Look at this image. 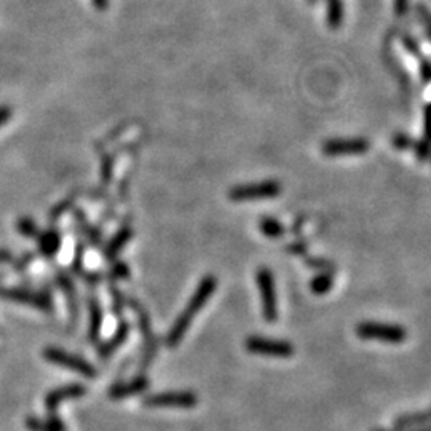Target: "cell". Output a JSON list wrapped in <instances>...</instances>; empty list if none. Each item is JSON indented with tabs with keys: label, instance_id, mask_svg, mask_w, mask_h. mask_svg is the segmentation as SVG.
<instances>
[{
	"label": "cell",
	"instance_id": "f546056e",
	"mask_svg": "<svg viewBox=\"0 0 431 431\" xmlns=\"http://www.w3.org/2000/svg\"><path fill=\"white\" fill-rule=\"evenodd\" d=\"M412 150H414V154H416L418 160L425 161L431 155V143L425 141V139H421V141L414 143Z\"/></svg>",
	"mask_w": 431,
	"mask_h": 431
},
{
	"label": "cell",
	"instance_id": "9c48e42d",
	"mask_svg": "<svg viewBox=\"0 0 431 431\" xmlns=\"http://www.w3.org/2000/svg\"><path fill=\"white\" fill-rule=\"evenodd\" d=\"M371 143L365 138H351V139H329L323 143L321 152L326 156H349V155H363L366 154Z\"/></svg>",
	"mask_w": 431,
	"mask_h": 431
},
{
	"label": "cell",
	"instance_id": "52a82bcc",
	"mask_svg": "<svg viewBox=\"0 0 431 431\" xmlns=\"http://www.w3.org/2000/svg\"><path fill=\"white\" fill-rule=\"evenodd\" d=\"M244 349L254 355L270 358H291L294 355V345L288 340L268 339L261 337V335L246 337Z\"/></svg>",
	"mask_w": 431,
	"mask_h": 431
},
{
	"label": "cell",
	"instance_id": "836d02e7",
	"mask_svg": "<svg viewBox=\"0 0 431 431\" xmlns=\"http://www.w3.org/2000/svg\"><path fill=\"white\" fill-rule=\"evenodd\" d=\"M71 206H72V201H71V200H66V201H63V203H61V205L54 206L53 211H52V214H50V221H52V222L58 221L59 217L63 216L64 212L71 208Z\"/></svg>",
	"mask_w": 431,
	"mask_h": 431
},
{
	"label": "cell",
	"instance_id": "2e32d148",
	"mask_svg": "<svg viewBox=\"0 0 431 431\" xmlns=\"http://www.w3.org/2000/svg\"><path fill=\"white\" fill-rule=\"evenodd\" d=\"M37 238H38L37 240L38 253H41L43 257L52 259V257L58 254L61 243H63V237H61V233L58 231H54V228H48V231L41 232V235H38Z\"/></svg>",
	"mask_w": 431,
	"mask_h": 431
},
{
	"label": "cell",
	"instance_id": "44dd1931",
	"mask_svg": "<svg viewBox=\"0 0 431 431\" xmlns=\"http://www.w3.org/2000/svg\"><path fill=\"white\" fill-rule=\"evenodd\" d=\"M345 18L344 0H326V21L331 29H339Z\"/></svg>",
	"mask_w": 431,
	"mask_h": 431
},
{
	"label": "cell",
	"instance_id": "9a60e30c",
	"mask_svg": "<svg viewBox=\"0 0 431 431\" xmlns=\"http://www.w3.org/2000/svg\"><path fill=\"white\" fill-rule=\"evenodd\" d=\"M133 238V228L130 226L122 227L119 232H117L114 237H112L108 244L104 246L103 256L105 261H114L117 256H119L120 251L125 248V246L130 243V240Z\"/></svg>",
	"mask_w": 431,
	"mask_h": 431
},
{
	"label": "cell",
	"instance_id": "8992f818",
	"mask_svg": "<svg viewBox=\"0 0 431 431\" xmlns=\"http://www.w3.org/2000/svg\"><path fill=\"white\" fill-rule=\"evenodd\" d=\"M282 184L278 181H262L235 186L228 190V198L232 201H251V200H264L275 198L282 195Z\"/></svg>",
	"mask_w": 431,
	"mask_h": 431
},
{
	"label": "cell",
	"instance_id": "ac0fdd59",
	"mask_svg": "<svg viewBox=\"0 0 431 431\" xmlns=\"http://www.w3.org/2000/svg\"><path fill=\"white\" fill-rule=\"evenodd\" d=\"M26 427L29 431H66V423L56 411L48 412V418L45 421L38 417H27Z\"/></svg>",
	"mask_w": 431,
	"mask_h": 431
},
{
	"label": "cell",
	"instance_id": "d4e9b609",
	"mask_svg": "<svg viewBox=\"0 0 431 431\" xmlns=\"http://www.w3.org/2000/svg\"><path fill=\"white\" fill-rule=\"evenodd\" d=\"M16 231L27 238H37L38 235H41L37 224L34 222L31 217H21V219L16 222Z\"/></svg>",
	"mask_w": 431,
	"mask_h": 431
},
{
	"label": "cell",
	"instance_id": "7a4b0ae2",
	"mask_svg": "<svg viewBox=\"0 0 431 431\" xmlns=\"http://www.w3.org/2000/svg\"><path fill=\"white\" fill-rule=\"evenodd\" d=\"M256 283L261 294L262 316L267 323H275L278 320V298L275 278L270 268H259L256 273Z\"/></svg>",
	"mask_w": 431,
	"mask_h": 431
},
{
	"label": "cell",
	"instance_id": "d590c367",
	"mask_svg": "<svg viewBox=\"0 0 431 431\" xmlns=\"http://www.w3.org/2000/svg\"><path fill=\"white\" fill-rule=\"evenodd\" d=\"M421 77L423 83H431V61L421 58Z\"/></svg>",
	"mask_w": 431,
	"mask_h": 431
},
{
	"label": "cell",
	"instance_id": "8d00e7d4",
	"mask_svg": "<svg viewBox=\"0 0 431 431\" xmlns=\"http://www.w3.org/2000/svg\"><path fill=\"white\" fill-rule=\"evenodd\" d=\"M407 8H409V0H393V10L398 18L407 13Z\"/></svg>",
	"mask_w": 431,
	"mask_h": 431
},
{
	"label": "cell",
	"instance_id": "f1b7e54d",
	"mask_svg": "<svg viewBox=\"0 0 431 431\" xmlns=\"http://www.w3.org/2000/svg\"><path fill=\"white\" fill-rule=\"evenodd\" d=\"M416 10H417L418 20H421L423 29H425V34H427L428 38H430V42H431V11L427 7H425V5H422V3H417Z\"/></svg>",
	"mask_w": 431,
	"mask_h": 431
},
{
	"label": "cell",
	"instance_id": "b9f144b4",
	"mask_svg": "<svg viewBox=\"0 0 431 431\" xmlns=\"http://www.w3.org/2000/svg\"><path fill=\"white\" fill-rule=\"evenodd\" d=\"M92 2H93L94 7H96L101 11H104V10L109 8V0H92Z\"/></svg>",
	"mask_w": 431,
	"mask_h": 431
},
{
	"label": "cell",
	"instance_id": "7402d4cb",
	"mask_svg": "<svg viewBox=\"0 0 431 431\" xmlns=\"http://www.w3.org/2000/svg\"><path fill=\"white\" fill-rule=\"evenodd\" d=\"M75 221H77L78 226H80L82 232L85 233L88 242L92 243L93 246H99L101 242H103V233H101L99 228L93 227L92 224H88V221L85 219V216H83L82 212H78V211H75Z\"/></svg>",
	"mask_w": 431,
	"mask_h": 431
},
{
	"label": "cell",
	"instance_id": "7bdbcfd3",
	"mask_svg": "<svg viewBox=\"0 0 431 431\" xmlns=\"http://www.w3.org/2000/svg\"><path fill=\"white\" fill-rule=\"evenodd\" d=\"M307 2H309L310 5H315V3H318V2H320V0H307Z\"/></svg>",
	"mask_w": 431,
	"mask_h": 431
},
{
	"label": "cell",
	"instance_id": "30bf717a",
	"mask_svg": "<svg viewBox=\"0 0 431 431\" xmlns=\"http://www.w3.org/2000/svg\"><path fill=\"white\" fill-rule=\"evenodd\" d=\"M216 288H217V278L214 275H206L200 282L197 289H195V293L192 294V298H190L187 304V309L184 310L181 315L189 318L190 321H193V316L197 315V313L206 305V302L212 298Z\"/></svg>",
	"mask_w": 431,
	"mask_h": 431
},
{
	"label": "cell",
	"instance_id": "e575fe53",
	"mask_svg": "<svg viewBox=\"0 0 431 431\" xmlns=\"http://www.w3.org/2000/svg\"><path fill=\"white\" fill-rule=\"evenodd\" d=\"M307 264H310L309 267H312V268H318V270L334 273V267L324 259H309V261H307Z\"/></svg>",
	"mask_w": 431,
	"mask_h": 431
},
{
	"label": "cell",
	"instance_id": "4dcf8cb0",
	"mask_svg": "<svg viewBox=\"0 0 431 431\" xmlns=\"http://www.w3.org/2000/svg\"><path fill=\"white\" fill-rule=\"evenodd\" d=\"M402 45H404V48L409 52L412 56H417V58H422V50H421V45H418V42L412 36H409V34H404L402 36Z\"/></svg>",
	"mask_w": 431,
	"mask_h": 431
},
{
	"label": "cell",
	"instance_id": "f35d334b",
	"mask_svg": "<svg viewBox=\"0 0 431 431\" xmlns=\"http://www.w3.org/2000/svg\"><path fill=\"white\" fill-rule=\"evenodd\" d=\"M289 251H291V254H295V256L305 254L307 253V244L302 243V242H295V243L289 246Z\"/></svg>",
	"mask_w": 431,
	"mask_h": 431
},
{
	"label": "cell",
	"instance_id": "74e56055",
	"mask_svg": "<svg viewBox=\"0 0 431 431\" xmlns=\"http://www.w3.org/2000/svg\"><path fill=\"white\" fill-rule=\"evenodd\" d=\"M11 117H13V109L10 105H0V128H2L5 123H8Z\"/></svg>",
	"mask_w": 431,
	"mask_h": 431
},
{
	"label": "cell",
	"instance_id": "ab89813d",
	"mask_svg": "<svg viewBox=\"0 0 431 431\" xmlns=\"http://www.w3.org/2000/svg\"><path fill=\"white\" fill-rule=\"evenodd\" d=\"M374 431H431V425H425V427L418 428H396V430H374Z\"/></svg>",
	"mask_w": 431,
	"mask_h": 431
},
{
	"label": "cell",
	"instance_id": "1f68e13d",
	"mask_svg": "<svg viewBox=\"0 0 431 431\" xmlns=\"http://www.w3.org/2000/svg\"><path fill=\"white\" fill-rule=\"evenodd\" d=\"M414 143L412 138L406 136V134H396V136L393 138V145L398 150H407V149H412L414 147Z\"/></svg>",
	"mask_w": 431,
	"mask_h": 431
},
{
	"label": "cell",
	"instance_id": "4fadbf2b",
	"mask_svg": "<svg viewBox=\"0 0 431 431\" xmlns=\"http://www.w3.org/2000/svg\"><path fill=\"white\" fill-rule=\"evenodd\" d=\"M128 335H130V323L122 320L119 323V326H117L115 333L112 334V337L98 345L99 358H103V360H108V358H110L123 344L126 342Z\"/></svg>",
	"mask_w": 431,
	"mask_h": 431
},
{
	"label": "cell",
	"instance_id": "484cf974",
	"mask_svg": "<svg viewBox=\"0 0 431 431\" xmlns=\"http://www.w3.org/2000/svg\"><path fill=\"white\" fill-rule=\"evenodd\" d=\"M110 295H112V302H114V315L117 318H120L123 315V309L126 307V298L122 294V291H119V288L114 286V284H110Z\"/></svg>",
	"mask_w": 431,
	"mask_h": 431
},
{
	"label": "cell",
	"instance_id": "3957f363",
	"mask_svg": "<svg viewBox=\"0 0 431 431\" xmlns=\"http://www.w3.org/2000/svg\"><path fill=\"white\" fill-rule=\"evenodd\" d=\"M356 335L366 340H382L385 344H402L407 339V331L400 324L365 321L356 326Z\"/></svg>",
	"mask_w": 431,
	"mask_h": 431
},
{
	"label": "cell",
	"instance_id": "ba28073f",
	"mask_svg": "<svg viewBox=\"0 0 431 431\" xmlns=\"http://www.w3.org/2000/svg\"><path fill=\"white\" fill-rule=\"evenodd\" d=\"M0 298L18 302V304L29 305L42 312H53L54 309L52 298H50L48 294L37 293V291L22 288H0Z\"/></svg>",
	"mask_w": 431,
	"mask_h": 431
},
{
	"label": "cell",
	"instance_id": "e0dca14e",
	"mask_svg": "<svg viewBox=\"0 0 431 431\" xmlns=\"http://www.w3.org/2000/svg\"><path fill=\"white\" fill-rule=\"evenodd\" d=\"M88 312H89V329H88V339L89 342L96 344L101 335V329H103V307H101L99 300L96 298H88Z\"/></svg>",
	"mask_w": 431,
	"mask_h": 431
},
{
	"label": "cell",
	"instance_id": "cb8c5ba5",
	"mask_svg": "<svg viewBox=\"0 0 431 431\" xmlns=\"http://www.w3.org/2000/svg\"><path fill=\"white\" fill-rule=\"evenodd\" d=\"M333 286H334V278H333V273H329V272L320 273V275L315 277L310 282L312 293L316 294V295L328 294Z\"/></svg>",
	"mask_w": 431,
	"mask_h": 431
},
{
	"label": "cell",
	"instance_id": "d6a6232c",
	"mask_svg": "<svg viewBox=\"0 0 431 431\" xmlns=\"http://www.w3.org/2000/svg\"><path fill=\"white\" fill-rule=\"evenodd\" d=\"M423 139L431 143V103L425 108L423 114Z\"/></svg>",
	"mask_w": 431,
	"mask_h": 431
},
{
	"label": "cell",
	"instance_id": "7c38bea8",
	"mask_svg": "<svg viewBox=\"0 0 431 431\" xmlns=\"http://www.w3.org/2000/svg\"><path fill=\"white\" fill-rule=\"evenodd\" d=\"M150 387V380L145 376H138L136 379L130 380V382L125 383H115L114 387L109 388V398L114 401H120L125 398H130V396H136L144 393L145 390Z\"/></svg>",
	"mask_w": 431,
	"mask_h": 431
},
{
	"label": "cell",
	"instance_id": "603a6c76",
	"mask_svg": "<svg viewBox=\"0 0 431 431\" xmlns=\"http://www.w3.org/2000/svg\"><path fill=\"white\" fill-rule=\"evenodd\" d=\"M259 231L265 235L267 238H279L283 237L286 228L282 222L275 217H264V219L259 221Z\"/></svg>",
	"mask_w": 431,
	"mask_h": 431
},
{
	"label": "cell",
	"instance_id": "4316f807",
	"mask_svg": "<svg viewBox=\"0 0 431 431\" xmlns=\"http://www.w3.org/2000/svg\"><path fill=\"white\" fill-rule=\"evenodd\" d=\"M114 156L112 155H104L103 156V163H101V181L103 184H110L112 176H114Z\"/></svg>",
	"mask_w": 431,
	"mask_h": 431
},
{
	"label": "cell",
	"instance_id": "5b68a950",
	"mask_svg": "<svg viewBox=\"0 0 431 431\" xmlns=\"http://www.w3.org/2000/svg\"><path fill=\"white\" fill-rule=\"evenodd\" d=\"M43 358L47 361L53 363V365L63 366L66 369H69V371L80 374L83 377L88 379L98 377V369L94 367L92 363H88L85 358H80L74 353H69V351L56 349V346H48V349H45Z\"/></svg>",
	"mask_w": 431,
	"mask_h": 431
},
{
	"label": "cell",
	"instance_id": "d6986e66",
	"mask_svg": "<svg viewBox=\"0 0 431 431\" xmlns=\"http://www.w3.org/2000/svg\"><path fill=\"white\" fill-rule=\"evenodd\" d=\"M431 422V411H422V412H409L402 414V416L396 417L395 427L396 428H418L425 427Z\"/></svg>",
	"mask_w": 431,
	"mask_h": 431
},
{
	"label": "cell",
	"instance_id": "83f0119b",
	"mask_svg": "<svg viewBox=\"0 0 431 431\" xmlns=\"http://www.w3.org/2000/svg\"><path fill=\"white\" fill-rule=\"evenodd\" d=\"M109 277L114 279H128L131 277V270L130 267L126 265V262L119 261L109 268Z\"/></svg>",
	"mask_w": 431,
	"mask_h": 431
},
{
	"label": "cell",
	"instance_id": "8fae6325",
	"mask_svg": "<svg viewBox=\"0 0 431 431\" xmlns=\"http://www.w3.org/2000/svg\"><path fill=\"white\" fill-rule=\"evenodd\" d=\"M87 391L88 388L82 383H71V385H64V387L54 388L50 391L47 396H45V407H47L48 412H53L58 409V406L63 401L82 398V396L87 395Z\"/></svg>",
	"mask_w": 431,
	"mask_h": 431
},
{
	"label": "cell",
	"instance_id": "6da1fadb",
	"mask_svg": "<svg viewBox=\"0 0 431 431\" xmlns=\"http://www.w3.org/2000/svg\"><path fill=\"white\" fill-rule=\"evenodd\" d=\"M126 305L136 312V315H138L139 331H141L143 340H144V353H143V361H141V371H145V369H149V366L152 365V361L155 360L156 353H159L160 340L152 331V323H150L149 312L145 310L136 299H131V298H126Z\"/></svg>",
	"mask_w": 431,
	"mask_h": 431
},
{
	"label": "cell",
	"instance_id": "277c9868",
	"mask_svg": "<svg viewBox=\"0 0 431 431\" xmlns=\"http://www.w3.org/2000/svg\"><path fill=\"white\" fill-rule=\"evenodd\" d=\"M143 404L150 409H192L198 404V396L193 391H163L147 395Z\"/></svg>",
	"mask_w": 431,
	"mask_h": 431
},
{
	"label": "cell",
	"instance_id": "ffe728a7",
	"mask_svg": "<svg viewBox=\"0 0 431 431\" xmlns=\"http://www.w3.org/2000/svg\"><path fill=\"white\" fill-rule=\"evenodd\" d=\"M190 324H192V321L187 320L186 316L179 315L176 318V321L173 323V326L170 331H168L166 337H165V345L170 346V349H175V346H177L179 344H181V340L184 335L187 334Z\"/></svg>",
	"mask_w": 431,
	"mask_h": 431
},
{
	"label": "cell",
	"instance_id": "60d3db41",
	"mask_svg": "<svg viewBox=\"0 0 431 431\" xmlns=\"http://www.w3.org/2000/svg\"><path fill=\"white\" fill-rule=\"evenodd\" d=\"M11 261H13V254H11L8 249L0 248V264H3V262H11Z\"/></svg>",
	"mask_w": 431,
	"mask_h": 431
},
{
	"label": "cell",
	"instance_id": "5bb4252c",
	"mask_svg": "<svg viewBox=\"0 0 431 431\" xmlns=\"http://www.w3.org/2000/svg\"><path fill=\"white\" fill-rule=\"evenodd\" d=\"M54 278H56V283H58V286L61 288V291H63V294L66 295L71 318L74 321H77V318H78V298H77V291H75V286H74V282H72L69 275L64 273L63 270L56 272Z\"/></svg>",
	"mask_w": 431,
	"mask_h": 431
}]
</instances>
